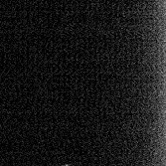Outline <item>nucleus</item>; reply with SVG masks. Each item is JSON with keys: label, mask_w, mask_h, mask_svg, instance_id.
I'll use <instances>...</instances> for the list:
<instances>
[{"label": "nucleus", "mask_w": 166, "mask_h": 166, "mask_svg": "<svg viewBox=\"0 0 166 166\" xmlns=\"http://www.w3.org/2000/svg\"><path fill=\"white\" fill-rule=\"evenodd\" d=\"M64 166H70V165H69V164H66V165H64Z\"/></svg>", "instance_id": "obj_1"}]
</instances>
